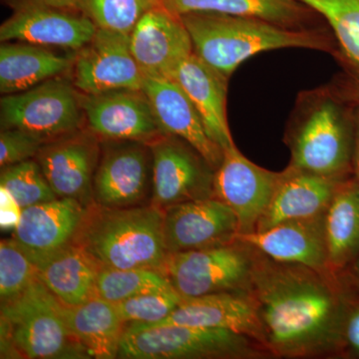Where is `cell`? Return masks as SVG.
I'll list each match as a JSON object with an SVG mask.
<instances>
[{"mask_svg":"<svg viewBox=\"0 0 359 359\" xmlns=\"http://www.w3.org/2000/svg\"><path fill=\"white\" fill-rule=\"evenodd\" d=\"M327 268L339 271L359 255V185L340 181L325 212Z\"/></svg>","mask_w":359,"mask_h":359,"instance_id":"obj_28","label":"cell"},{"mask_svg":"<svg viewBox=\"0 0 359 359\" xmlns=\"http://www.w3.org/2000/svg\"><path fill=\"white\" fill-rule=\"evenodd\" d=\"M152 152L151 204L172 205L214 197L215 169L183 139L164 134L148 144Z\"/></svg>","mask_w":359,"mask_h":359,"instance_id":"obj_9","label":"cell"},{"mask_svg":"<svg viewBox=\"0 0 359 359\" xmlns=\"http://www.w3.org/2000/svg\"><path fill=\"white\" fill-rule=\"evenodd\" d=\"M43 1L57 8L79 11V0H43Z\"/></svg>","mask_w":359,"mask_h":359,"instance_id":"obj_39","label":"cell"},{"mask_svg":"<svg viewBox=\"0 0 359 359\" xmlns=\"http://www.w3.org/2000/svg\"><path fill=\"white\" fill-rule=\"evenodd\" d=\"M156 1L162 2V1H163V0H156Z\"/></svg>","mask_w":359,"mask_h":359,"instance_id":"obj_42","label":"cell"},{"mask_svg":"<svg viewBox=\"0 0 359 359\" xmlns=\"http://www.w3.org/2000/svg\"><path fill=\"white\" fill-rule=\"evenodd\" d=\"M163 235L167 254L208 249L237 242L238 223L228 205L209 198L167 208Z\"/></svg>","mask_w":359,"mask_h":359,"instance_id":"obj_17","label":"cell"},{"mask_svg":"<svg viewBox=\"0 0 359 359\" xmlns=\"http://www.w3.org/2000/svg\"><path fill=\"white\" fill-rule=\"evenodd\" d=\"M342 180L290 166L282 172L271 204L259 219L256 231L269 230L283 222L325 214Z\"/></svg>","mask_w":359,"mask_h":359,"instance_id":"obj_22","label":"cell"},{"mask_svg":"<svg viewBox=\"0 0 359 359\" xmlns=\"http://www.w3.org/2000/svg\"><path fill=\"white\" fill-rule=\"evenodd\" d=\"M101 154V141L85 127L46 142L34 158L58 198L94 204L93 179Z\"/></svg>","mask_w":359,"mask_h":359,"instance_id":"obj_15","label":"cell"},{"mask_svg":"<svg viewBox=\"0 0 359 359\" xmlns=\"http://www.w3.org/2000/svg\"><path fill=\"white\" fill-rule=\"evenodd\" d=\"M354 112L334 97H323L302 120L294 136L290 166L334 179L353 170Z\"/></svg>","mask_w":359,"mask_h":359,"instance_id":"obj_5","label":"cell"},{"mask_svg":"<svg viewBox=\"0 0 359 359\" xmlns=\"http://www.w3.org/2000/svg\"><path fill=\"white\" fill-rule=\"evenodd\" d=\"M39 278L36 266L13 238L0 243V299L9 301Z\"/></svg>","mask_w":359,"mask_h":359,"instance_id":"obj_33","label":"cell"},{"mask_svg":"<svg viewBox=\"0 0 359 359\" xmlns=\"http://www.w3.org/2000/svg\"><path fill=\"white\" fill-rule=\"evenodd\" d=\"M13 14L0 26V41L27 42L76 52L93 39L96 25L80 11L43 0H8Z\"/></svg>","mask_w":359,"mask_h":359,"instance_id":"obj_12","label":"cell"},{"mask_svg":"<svg viewBox=\"0 0 359 359\" xmlns=\"http://www.w3.org/2000/svg\"><path fill=\"white\" fill-rule=\"evenodd\" d=\"M348 97L351 102L355 104L356 106H359V77L355 76V75L349 81Z\"/></svg>","mask_w":359,"mask_h":359,"instance_id":"obj_40","label":"cell"},{"mask_svg":"<svg viewBox=\"0 0 359 359\" xmlns=\"http://www.w3.org/2000/svg\"><path fill=\"white\" fill-rule=\"evenodd\" d=\"M282 173L257 166L237 146L224 150L215 171L214 197L228 205L237 217L238 235L254 233L268 209Z\"/></svg>","mask_w":359,"mask_h":359,"instance_id":"obj_13","label":"cell"},{"mask_svg":"<svg viewBox=\"0 0 359 359\" xmlns=\"http://www.w3.org/2000/svg\"><path fill=\"white\" fill-rule=\"evenodd\" d=\"M46 140L18 128L1 129L0 132V167H8L34 159Z\"/></svg>","mask_w":359,"mask_h":359,"instance_id":"obj_35","label":"cell"},{"mask_svg":"<svg viewBox=\"0 0 359 359\" xmlns=\"http://www.w3.org/2000/svg\"><path fill=\"white\" fill-rule=\"evenodd\" d=\"M180 16L192 39L194 53L228 78L244 61L262 52L283 48L332 50L330 40L313 30L218 13Z\"/></svg>","mask_w":359,"mask_h":359,"instance_id":"obj_2","label":"cell"},{"mask_svg":"<svg viewBox=\"0 0 359 359\" xmlns=\"http://www.w3.org/2000/svg\"><path fill=\"white\" fill-rule=\"evenodd\" d=\"M354 268H355V271L359 276V255L358 256V259H356L355 266H354Z\"/></svg>","mask_w":359,"mask_h":359,"instance_id":"obj_41","label":"cell"},{"mask_svg":"<svg viewBox=\"0 0 359 359\" xmlns=\"http://www.w3.org/2000/svg\"><path fill=\"white\" fill-rule=\"evenodd\" d=\"M249 337L190 325L143 327L127 323L120 342L121 359H212L252 355Z\"/></svg>","mask_w":359,"mask_h":359,"instance_id":"obj_6","label":"cell"},{"mask_svg":"<svg viewBox=\"0 0 359 359\" xmlns=\"http://www.w3.org/2000/svg\"><path fill=\"white\" fill-rule=\"evenodd\" d=\"M161 4L178 15L218 13L257 18L294 29H306L304 25L314 13L299 0H163Z\"/></svg>","mask_w":359,"mask_h":359,"instance_id":"obj_27","label":"cell"},{"mask_svg":"<svg viewBox=\"0 0 359 359\" xmlns=\"http://www.w3.org/2000/svg\"><path fill=\"white\" fill-rule=\"evenodd\" d=\"M1 129L18 128L47 142L86 127L81 93L70 76H59L20 93L2 96Z\"/></svg>","mask_w":359,"mask_h":359,"instance_id":"obj_7","label":"cell"},{"mask_svg":"<svg viewBox=\"0 0 359 359\" xmlns=\"http://www.w3.org/2000/svg\"><path fill=\"white\" fill-rule=\"evenodd\" d=\"M170 290H174L173 285L159 269H101L95 297L117 304L137 295Z\"/></svg>","mask_w":359,"mask_h":359,"instance_id":"obj_29","label":"cell"},{"mask_svg":"<svg viewBox=\"0 0 359 359\" xmlns=\"http://www.w3.org/2000/svg\"><path fill=\"white\" fill-rule=\"evenodd\" d=\"M160 4L156 0H79V11L97 28L130 35L142 16Z\"/></svg>","mask_w":359,"mask_h":359,"instance_id":"obj_31","label":"cell"},{"mask_svg":"<svg viewBox=\"0 0 359 359\" xmlns=\"http://www.w3.org/2000/svg\"><path fill=\"white\" fill-rule=\"evenodd\" d=\"M88 208L70 198L25 208L13 238L33 262L75 244Z\"/></svg>","mask_w":359,"mask_h":359,"instance_id":"obj_18","label":"cell"},{"mask_svg":"<svg viewBox=\"0 0 359 359\" xmlns=\"http://www.w3.org/2000/svg\"><path fill=\"white\" fill-rule=\"evenodd\" d=\"M318 271L301 264L256 261L249 292L256 301L264 346L280 355H302L334 344L341 304Z\"/></svg>","mask_w":359,"mask_h":359,"instance_id":"obj_1","label":"cell"},{"mask_svg":"<svg viewBox=\"0 0 359 359\" xmlns=\"http://www.w3.org/2000/svg\"><path fill=\"white\" fill-rule=\"evenodd\" d=\"M174 79L192 101L212 140L223 150L235 146L226 117L229 78L193 52L180 65Z\"/></svg>","mask_w":359,"mask_h":359,"instance_id":"obj_23","label":"cell"},{"mask_svg":"<svg viewBox=\"0 0 359 359\" xmlns=\"http://www.w3.org/2000/svg\"><path fill=\"white\" fill-rule=\"evenodd\" d=\"M63 306L37 278L18 297L1 302L6 344L25 358H91L71 334Z\"/></svg>","mask_w":359,"mask_h":359,"instance_id":"obj_4","label":"cell"},{"mask_svg":"<svg viewBox=\"0 0 359 359\" xmlns=\"http://www.w3.org/2000/svg\"><path fill=\"white\" fill-rule=\"evenodd\" d=\"M164 212L149 203L123 209L90 205L75 244L101 269H161L167 256Z\"/></svg>","mask_w":359,"mask_h":359,"instance_id":"obj_3","label":"cell"},{"mask_svg":"<svg viewBox=\"0 0 359 359\" xmlns=\"http://www.w3.org/2000/svg\"><path fill=\"white\" fill-rule=\"evenodd\" d=\"M353 170L354 179L359 185V106L354 111V147L353 156Z\"/></svg>","mask_w":359,"mask_h":359,"instance_id":"obj_38","label":"cell"},{"mask_svg":"<svg viewBox=\"0 0 359 359\" xmlns=\"http://www.w3.org/2000/svg\"><path fill=\"white\" fill-rule=\"evenodd\" d=\"M1 193V228L2 230L15 229L20 222L22 209L14 201L6 189L0 187Z\"/></svg>","mask_w":359,"mask_h":359,"instance_id":"obj_36","label":"cell"},{"mask_svg":"<svg viewBox=\"0 0 359 359\" xmlns=\"http://www.w3.org/2000/svg\"><path fill=\"white\" fill-rule=\"evenodd\" d=\"M74 55H61L49 47L20 41L0 45V92L20 93L53 78L70 74Z\"/></svg>","mask_w":359,"mask_h":359,"instance_id":"obj_24","label":"cell"},{"mask_svg":"<svg viewBox=\"0 0 359 359\" xmlns=\"http://www.w3.org/2000/svg\"><path fill=\"white\" fill-rule=\"evenodd\" d=\"M143 327L190 325L219 328L255 339L264 346L263 327L256 301L248 292H224L184 297L178 308L165 320Z\"/></svg>","mask_w":359,"mask_h":359,"instance_id":"obj_19","label":"cell"},{"mask_svg":"<svg viewBox=\"0 0 359 359\" xmlns=\"http://www.w3.org/2000/svg\"><path fill=\"white\" fill-rule=\"evenodd\" d=\"M34 264L39 280L63 306H79L95 297L101 268L80 245H68Z\"/></svg>","mask_w":359,"mask_h":359,"instance_id":"obj_25","label":"cell"},{"mask_svg":"<svg viewBox=\"0 0 359 359\" xmlns=\"http://www.w3.org/2000/svg\"><path fill=\"white\" fill-rule=\"evenodd\" d=\"M130 46L144 76L174 79L180 65L194 52L181 16L162 4L149 9L130 34Z\"/></svg>","mask_w":359,"mask_h":359,"instance_id":"obj_16","label":"cell"},{"mask_svg":"<svg viewBox=\"0 0 359 359\" xmlns=\"http://www.w3.org/2000/svg\"><path fill=\"white\" fill-rule=\"evenodd\" d=\"M347 341L359 353V308L349 316L346 325Z\"/></svg>","mask_w":359,"mask_h":359,"instance_id":"obj_37","label":"cell"},{"mask_svg":"<svg viewBox=\"0 0 359 359\" xmlns=\"http://www.w3.org/2000/svg\"><path fill=\"white\" fill-rule=\"evenodd\" d=\"M237 242L264 252L278 263L301 264L318 273L328 269L325 214L238 235Z\"/></svg>","mask_w":359,"mask_h":359,"instance_id":"obj_21","label":"cell"},{"mask_svg":"<svg viewBox=\"0 0 359 359\" xmlns=\"http://www.w3.org/2000/svg\"><path fill=\"white\" fill-rule=\"evenodd\" d=\"M69 76L75 88L86 95L142 90L145 78L132 54L130 35L100 28L88 43L75 52Z\"/></svg>","mask_w":359,"mask_h":359,"instance_id":"obj_11","label":"cell"},{"mask_svg":"<svg viewBox=\"0 0 359 359\" xmlns=\"http://www.w3.org/2000/svg\"><path fill=\"white\" fill-rule=\"evenodd\" d=\"M327 20L342 55L359 77V0H299Z\"/></svg>","mask_w":359,"mask_h":359,"instance_id":"obj_30","label":"cell"},{"mask_svg":"<svg viewBox=\"0 0 359 359\" xmlns=\"http://www.w3.org/2000/svg\"><path fill=\"white\" fill-rule=\"evenodd\" d=\"M237 243L167 254L160 271L183 297L249 290L254 262Z\"/></svg>","mask_w":359,"mask_h":359,"instance_id":"obj_8","label":"cell"},{"mask_svg":"<svg viewBox=\"0 0 359 359\" xmlns=\"http://www.w3.org/2000/svg\"><path fill=\"white\" fill-rule=\"evenodd\" d=\"M0 187L11 194L22 210L58 198L35 159L1 168Z\"/></svg>","mask_w":359,"mask_h":359,"instance_id":"obj_32","label":"cell"},{"mask_svg":"<svg viewBox=\"0 0 359 359\" xmlns=\"http://www.w3.org/2000/svg\"><path fill=\"white\" fill-rule=\"evenodd\" d=\"M81 101L86 128L100 141L149 144L165 134L143 90L81 93Z\"/></svg>","mask_w":359,"mask_h":359,"instance_id":"obj_14","label":"cell"},{"mask_svg":"<svg viewBox=\"0 0 359 359\" xmlns=\"http://www.w3.org/2000/svg\"><path fill=\"white\" fill-rule=\"evenodd\" d=\"M184 297L176 290L150 292L115 304L125 323L153 325L168 318Z\"/></svg>","mask_w":359,"mask_h":359,"instance_id":"obj_34","label":"cell"},{"mask_svg":"<svg viewBox=\"0 0 359 359\" xmlns=\"http://www.w3.org/2000/svg\"><path fill=\"white\" fill-rule=\"evenodd\" d=\"M142 90L163 132L190 144L216 171L223 160L224 150L209 136L202 118L178 82L168 78L145 77Z\"/></svg>","mask_w":359,"mask_h":359,"instance_id":"obj_20","label":"cell"},{"mask_svg":"<svg viewBox=\"0 0 359 359\" xmlns=\"http://www.w3.org/2000/svg\"><path fill=\"white\" fill-rule=\"evenodd\" d=\"M153 159L150 146L136 141H101L93 179L94 203L123 209L147 205L152 196Z\"/></svg>","mask_w":359,"mask_h":359,"instance_id":"obj_10","label":"cell"},{"mask_svg":"<svg viewBox=\"0 0 359 359\" xmlns=\"http://www.w3.org/2000/svg\"><path fill=\"white\" fill-rule=\"evenodd\" d=\"M71 334L86 349L90 358H118L126 323L113 302L93 297L75 306H63Z\"/></svg>","mask_w":359,"mask_h":359,"instance_id":"obj_26","label":"cell"}]
</instances>
